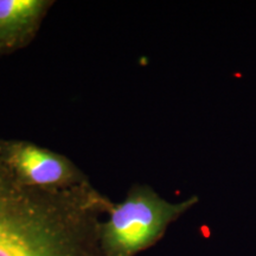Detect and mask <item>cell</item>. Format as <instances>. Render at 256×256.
I'll use <instances>...</instances> for the list:
<instances>
[{
	"mask_svg": "<svg viewBox=\"0 0 256 256\" xmlns=\"http://www.w3.org/2000/svg\"><path fill=\"white\" fill-rule=\"evenodd\" d=\"M112 203L92 183L66 190L20 183L0 138V256H106L100 226Z\"/></svg>",
	"mask_w": 256,
	"mask_h": 256,
	"instance_id": "6da1fadb",
	"label": "cell"
},
{
	"mask_svg": "<svg viewBox=\"0 0 256 256\" xmlns=\"http://www.w3.org/2000/svg\"><path fill=\"white\" fill-rule=\"evenodd\" d=\"M54 4L52 0H0V56L26 48Z\"/></svg>",
	"mask_w": 256,
	"mask_h": 256,
	"instance_id": "277c9868",
	"label": "cell"
},
{
	"mask_svg": "<svg viewBox=\"0 0 256 256\" xmlns=\"http://www.w3.org/2000/svg\"><path fill=\"white\" fill-rule=\"evenodd\" d=\"M200 200H166L146 184H134L121 202H113L100 226L106 256H136L156 244L174 220Z\"/></svg>",
	"mask_w": 256,
	"mask_h": 256,
	"instance_id": "7a4b0ae2",
	"label": "cell"
},
{
	"mask_svg": "<svg viewBox=\"0 0 256 256\" xmlns=\"http://www.w3.org/2000/svg\"><path fill=\"white\" fill-rule=\"evenodd\" d=\"M6 162L20 183L40 190H66L90 183L72 160L36 142L2 139Z\"/></svg>",
	"mask_w": 256,
	"mask_h": 256,
	"instance_id": "3957f363",
	"label": "cell"
}]
</instances>
